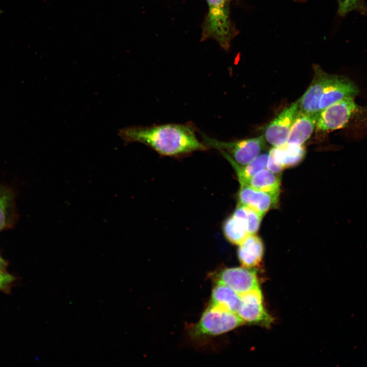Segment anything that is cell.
Returning a JSON list of instances; mask_svg holds the SVG:
<instances>
[{"mask_svg":"<svg viewBox=\"0 0 367 367\" xmlns=\"http://www.w3.org/2000/svg\"><path fill=\"white\" fill-rule=\"evenodd\" d=\"M203 143L207 146L226 152L238 165L243 166L257 157L264 149L263 136L225 142L210 138L202 134Z\"/></svg>","mask_w":367,"mask_h":367,"instance_id":"3957f363","label":"cell"},{"mask_svg":"<svg viewBox=\"0 0 367 367\" xmlns=\"http://www.w3.org/2000/svg\"><path fill=\"white\" fill-rule=\"evenodd\" d=\"M241 302L237 313L244 322L269 327L272 318L263 304V296L259 287L240 295Z\"/></svg>","mask_w":367,"mask_h":367,"instance_id":"8992f818","label":"cell"},{"mask_svg":"<svg viewBox=\"0 0 367 367\" xmlns=\"http://www.w3.org/2000/svg\"><path fill=\"white\" fill-rule=\"evenodd\" d=\"M227 1H230V0H227Z\"/></svg>","mask_w":367,"mask_h":367,"instance_id":"d4e9b609","label":"cell"},{"mask_svg":"<svg viewBox=\"0 0 367 367\" xmlns=\"http://www.w3.org/2000/svg\"><path fill=\"white\" fill-rule=\"evenodd\" d=\"M357 108L353 97L345 98L332 104L321 111L316 130L329 132L343 128Z\"/></svg>","mask_w":367,"mask_h":367,"instance_id":"5b68a950","label":"cell"},{"mask_svg":"<svg viewBox=\"0 0 367 367\" xmlns=\"http://www.w3.org/2000/svg\"><path fill=\"white\" fill-rule=\"evenodd\" d=\"M223 229L226 239L235 245H240L249 235L243 226L232 215L225 221Z\"/></svg>","mask_w":367,"mask_h":367,"instance_id":"ffe728a7","label":"cell"},{"mask_svg":"<svg viewBox=\"0 0 367 367\" xmlns=\"http://www.w3.org/2000/svg\"><path fill=\"white\" fill-rule=\"evenodd\" d=\"M240 302L239 294L224 284L217 283L213 290L209 305L237 313Z\"/></svg>","mask_w":367,"mask_h":367,"instance_id":"5bb4252c","label":"cell"},{"mask_svg":"<svg viewBox=\"0 0 367 367\" xmlns=\"http://www.w3.org/2000/svg\"><path fill=\"white\" fill-rule=\"evenodd\" d=\"M232 216L249 235L255 234L257 232L263 217L252 208L241 204L237 206Z\"/></svg>","mask_w":367,"mask_h":367,"instance_id":"ac0fdd59","label":"cell"},{"mask_svg":"<svg viewBox=\"0 0 367 367\" xmlns=\"http://www.w3.org/2000/svg\"><path fill=\"white\" fill-rule=\"evenodd\" d=\"M118 135L125 143H141L166 156L207 149L197 138L195 127L189 123L130 126L120 129Z\"/></svg>","mask_w":367,"mask_h":367,"instance_id":"6da1fadb","label":"cell"},{"mask_svg":"<svg viewBox=\"0 0 367 367\" xmlns=\"http://www.w3.org/2000/svg\"><path fill=\"white\" fill-rule=\"evenodd\" d=\"M5 266V262L0 256V271H3Z\"/></svg>","mask_w":367,"mask_h":367,"instance_id":"cb8c5ba5","label":"cell"},{"mask_svg":"<svg viewBox=\"0 0 367 367\" xmlns=\"http://www.w3.org/2000/svg\"><path fill=\"white\" fill-rule=\"evenodd\" d=\"M298 112V100L284 109L266 126L263 136L265 140L273 147H280L285 144Z\"/></svg>","mask_w":367,"mask_h":367,"instance_id":"52a82bcc","label":"cell"},{"mask_svg":"<svg viewBox=\"0 0 367 367\" xmlns=\"http://www.w3.org/2000/svg\"><path fill=\"white\" fill-rule=\"evenodd\" d=\"M216 283L224 284L240 295L259 287L253 268L234 267L222 270L214 276Z\"/></svg>","mask_w":367,"mask_h":367,"instance_id":"ba28073f","label":"cell"},{"mask_svg":"<svg viewBox=\"0 0 367 367\" xmlns=\"http://www.w3.org/2000/svg\"><path fill=\"white\" fill-rule=\"evenodd\" d=\"M337 13L341 17H345L353 11L362 15L367 14V5L365 0H337Z\"/></svg>","mask_w":367,"mask_h":367,"instance_id":"44dd1931","label":"cell"},{"mask_svg":"<svg viewBox=\"0 0 367 367\" xmlns=\"http://www.w3.org/2000/svg\"><path fill=\"white\" fill-rule=\"evenodd\" d=\"M281 161L284 169L293 167L301 162L305 155L303 145H297L286 143L279 147Z\"/></svg>","mask_w":367,"mask_h":367,"instance_id":"d6986e66","label":"cell"},{"mask_svg":"<svg viewBox=\"0 0 367 367\" xmlns=\"http://www.w3.org/2000/svg\"><path fill=\"white\" fill-rule=\"evenodd\" d=\"M264 246L261 239L255 234L249 235L239 245L238 256L242 267L254 268L262 260Z\"/></svg>","mask_w":367,"mask_h":367,"instance_id":"4fadbf2b","label":"cell"},{"mask_svg":"<svg viewBox=\"0 0 367 367\" xmlns=\"http://www.w3.org/2000/svg\"><path fill=\"white\" fill-rule=\"evenodd\" d=\"M267 168L268 170L276 174H279L284 169L279 147H273L270 149L268 154Z\"/></svg>","mask_w":367,"mask_h":367,"instance_id":"7402d4cb","label":"cell"},{"mask_svg":"<svg viewBox=\"0 0 367 367\" xmlns=\"http://www.w3.org/2000/svg\"><path fill=\"white\" fill-rule=\"evenodd\" d=\"M14 277L10 274L0 271V290L7 289L13 281Z\"/></svg>","mask_w":367,"mask_h":367,"instance_id":"603a6c76","label":"cell"},{"mask_svg":"<svg viewBox=\"0 0 367 367\" xmlns=\"http://www.w3.org/2000/svg\"><path fill=\"white\" fill-rule=\"evenodd\" d=\"M320 113L299 112L295 118L287 143L302 145L311 136L316 127Z\"/></svg>","mask_w":367,"mask_h":367,"instance_id":"7c38bea8","label":"cell"},{"mask_svg":"<svg viewBox=\"0 0 367 367\" xmlns=\"http://www.w3.org/2000/svg\"><path fill=\"white\" fill-rule=\"evenodd\" d=\"M208 13L204 25V34L216 39L228 48L232 36V29L227 7V0H206Z\"/></svg>","mask_w":367,"mask_h":367,"instance_id":"277c9868","label":"cell"},{"mask_svg":"<svg viewBox=\"0 0 367 367\" xmlns=\"http://www.w3.org/2000/svg\"><path fill=\"white\" fill-rule=\"evenodd\" d=\"M244 323L236 313L209 305L200 320L189 330L195 338L213 336L230 331Z\"/></svg>","mask_w":367,"mask_h":367,"instance_id":"7a4b0ae2","label":"cell"},{"mask_svg":"<svg viewBox=\"0 0 367 367\" xmlns=\"http://www.w3.org/2000/svg\"><path fill=\"white\" fill-rule=\"evenodd\" d=\"M239 204L247 206L263 216L277 204L278 196L256 190L247 184H240Z\"/></svg>","mask_w":367,"mask_h":367,"instance_id":"8fae6325","label":"cell"},{"mask_svg":"<svg viewBox=\"0 0 367 367\" xmlns=\"http://www.w3.org/2000/svg\"><path fill=\"white\" fill-rule=\"evenodd\" d=\"M246 184L256 190L279 196L281 178L278 174L264 169L252 176Z\"/></svg>","mask_w":367,"mask_h":367,"instance_id":"2e32d148","label":"cell"},{"mask_svg":"<svg viewBox=\"0 0 367 367\" xmlns=\"http://www.w3.org/2000/svg\"><path fill=\"white\" fill-rule=\"evenodd\" d=\"M16 217L14 194L10 188L0 185V231L12 227Z\"/></svg>","mask_w":367,"mask_h":367,"instance_id":"9a60e30c","label":"cell"},{"mask_svg":"<svg viewBox=\"0 0 367 367\" xmlns=\"http://www.w3.org/2000/svg\"><path fill=\"white\" fill-rule=\"evenodd\" d=\"M221 152L235 169L240 184H246L256 173L267 167L268 158L267 153L259 154L249 163L241 166L234 162L226 152Z\"/></svg>","mask_w":367,"mask_h":367,"instance_id":"e0dca14e","label":"cell"},{"mask_svg":"<svg viewBox=\"0 0 367 367\" xmlns=\"http://www.w3.org/2000/svg\"><path fill=\"white\" fill-rule=\"evenodd\" d=\"M358 93L356 86L347 77L329 74L320 100V111L345 98H355Z\"/></svg>","mask_w":367,"mask_h":367,"instance_id":"9c48e42d","label":"cell"},{"mask_svg":"<svg viewBox=\"0 0 367 367\" xmlns=\"http://www.w3.org/2000/svg\"><path fill=\"white\" fill-rule=\"evenodd\" d=\"M314 77L309 86L298 99L299 110L307 113L321 112L319 103L329 73L319 65H314Z\"/></svg>","mask_w":367,"mask_h":367,"instance_id":"30bf717a","label":"cell"}]
</instances>
